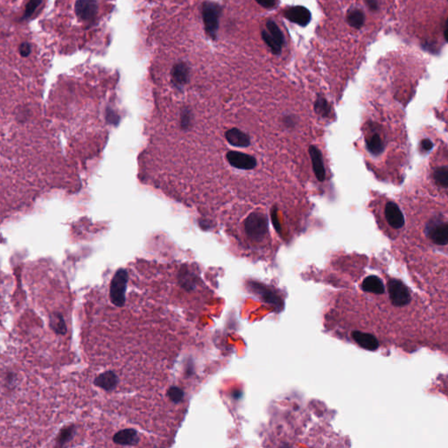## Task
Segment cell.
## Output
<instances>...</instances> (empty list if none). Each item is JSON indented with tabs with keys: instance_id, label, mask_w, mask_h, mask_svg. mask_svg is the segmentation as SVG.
<instances>
[{
	"instance_id": "21",
	"label": "cell",
	"mask_w": 448,
	"mask_h": 448,
	"mask_svg": "<svg viewBox=\"0 0 448 448\" xmlns=\"http://www.w3.org/2000/svg\"><path fill=\"white\" fill-rule=\"evenodd\" d=\"M262 38H263V40L265 41V43L267 44L269 48H271V50H272L273 54L279 55V54L281 53L282 46L277 42V41L270 34L268 31L264 30L262 32Z\"/></svg>"
},
{
	"instance_id": "7",
	"label": "cell",
	"mask_w": 448,
	"mask_h": 448,
	"mask_svg": "<svg viewBox=\"0 0 448 448\" xmlns=\"http://www.w3.org/2000/svg\"><path fill=\"white\" fill-rule=\"evenodd\" d=\"M227 160L228 163L235 168L241 170H251L256 167L257 160L256 158L239 151H228L227 155Z\"/></svg>"
},
{
	"instance_id": "11",
	"label": "cell",
	"mask_w": 448,
	"mask_h": 448,
	"mask_svg": "<svg viewBox=\"0 0 448 448\" xmlns=\"http://www.w3.org/2000/svg\"><path fill=\"white\" fill-rule=\"evenodd\" d=\"M309 155L312 160V169H313L317 180L323 181L326 178V170L324 166L323 158H322L321 152L317 147L311 146L309 147Z\"/></svg>"
},
{
	"instance_id": "22",
	"label": "cell",
	"mask_w": 448,
	"mask_h": 448,
	"mask_svg": "<svg viewBox=\"0 0 448 448\" xmlns=\"http://www.w3.org/2000/svg\"><path fill=\"white\" fill-rule=\"evenodd\" d=\"M266 28L270 34L275 39L277 42L281 46H283L285 38H284L283 33L281 32V30L278 25L272 20H269L268 22L266 23Z\"/></svg>"
},
{
	"instance_id": "23",
	"label": "cell",
	"mask_w": 448,
	"mask_h": 448,
	"mask_svg": "<svg viewBox=\"0 0 448 448\" xmlns=\"http://www.w3.org/2000/svg\"><path fill=\"white\" fill-rule=\"evenodd\" d=\"M167 396L169 397L170 400L174 404H180V402L183 400L184 391L182 389H180V387L173 386L168 389Z\"/></svg>"
},
{
	"instance_id": "15",
	"label": "cell",
	"mask_w": 448,
	"mask_h": 448,
	"mask_svg": "<svg viewBox=\"0 0 448 448\" xmlns=\"http://www.w3.org/2000/svg\"><path fill=\"white\" fill-rule=\"evenodd\" d=\"M361 287L366 292H369L373 294H384V285L382 280L376 276H368L363 280L361 284Z\"/></svg>"
},
{
	"instance_id": "27",
	"label": "cell",
	"mask_w": 448,
	"mask_h": 448,
	"mask_svg": "<svg viewBox=\"0 0 448 448\" xmlns=\"http://www.w3.org/2000/svg\"><path fill=\"white\" fill-rule=\"evenodd\" d=\"M421 147L425 151H430L431 149L434 147V144L428 139L422 140L421 142Z\"/></svg>"
},
{
	"instance_id": "25",
	"label": "cell",
	"mask_w": 448,
	"mask_h": 448,
	"mask_svg": "<svg viewBox=\"0 0 448 448\" xmlns=\"http://www.w3.org/2000/svg\"><path fill=\"white\" fill-rule=\"evenodd\" d=\"M261 6L265 8H272L276 4V0H256Z\"/></svg>"
},
{
	"instance_id": "30",
	"label": "cell",
	"mask_w": 448,
	"mask_h": 448,
	"mask_svg": "<svg viewBox=\"0 0 448 448\" xmlns=\"http://www.w3.org/2000/svg\"><path fill=\"white\" fill-rule=\"evenodd\" d=\"M446 29H448V21H447V25H446Z\"/></svg>"
},
{
	"instance_id": "24",
	"label": "cell",
	"mask_w": 448,
	"mask_h": 448,
	"mask_svg": "<svg viewBox=\"0 0 448 448\" xmlns=\"http://www.w3.org/2000/svg\"><path fill=\"white\" fill-rule=\"evenodd\" d=\"M73 428H71V427H70V428H68V429H65V430H63V433L60 435V443H61V444H64L65 442H68V441H70L71 437L73 436Z\"/></svg>"
},
{
	"instance_id": "10",
	"label": "cell",
	"mask_w": 448,
	"mask_h": 448,
	"mask_svg": "<svg viewBox=\"0 0 448 448\" xmlns=\"http://www.w3.org/2000/svg\"><path fill=\"white\" fill-rule=\"evenodd\" d=\"M385 218L388 224L393 228H401L404 225V215L396 203L390 202L386 204Z\"/></svg>"
},
{
	"instance_id": "14",
	"label": "cell",
	"mask_w": 448,
	"mask_h": 448,
	"mask_svg": "<svg viewBox=\"0 0 448 448\" xmlns=\"http://www.w3.org/2000/svg\"><path fill=\"white\" fill-rule=\"evenodd\" d=\"M353 341L358 345L371 351L378 349L379 343L377 339L373 334L367 333H357L352 336Z\"/></svg>"
},
{
	"instance_id": "29",
	"label": "cell",
	"mask_w": 448,
	"mask_h": 448,
	"mask_svg": "<svg viewBox=\"0 0 448 448\" xmlns=\"http://www.w3.org/2000/svg\"><path fill=\"white\" fill-rule=\"evenodd\" d=\"M445 39H446V41L448 42V29L445 30Z\"/></svg>"
},
{
	"instance_id": "26",
	"label": "cell",
	"mask_w": 448,
	"mask_h": 448,
	"mask_svg": "<svg viewBox=\"0 0 448 448\" xmlns=\"http://www.w3.org/2000/svg\"><path fill=\"white\" fill-rule=\"evenodd\" d=\"M365 2L371 11H375L378 9V1L377 0H365Z\"/></svg>"
},
{
	"instance_id": "4",
	"label": "cell",
	"mask_w": 448,
	"mask_h": 448,
	"mask_svg": "<svg viewBox=\"0 0 448 448\" xmlns=\"http://www.w3.org/2000/svg\"><path fill=\"white\" fill-rule=\"evenodd\" d=\"M221 7L213 2H205L202 5V18L207 33L213 39L217 37L219 27Z\"/></svg>"
},
{
	"instance_id": "1",
	"label": "cell",
	"mask_w": 448,
	"mask_h": 448,
	"mask_svg": "<svg viewBox=\"0 0 448 448\" xmlns=\"http://www.w3.org/2000/svg\"><path fill=\"white\" fill-rule=\"evenodd\" d=\"M115 0H56L50 29L62 50H79L99 41Z\"/></svg>"
},
{
	"instance_id": "5",
	"label": "cell",
	"mask_w": 448,
	"mask_h": 448,
	"mask_svg": "<svg viewBox=\"0 0 448 448\" xmlns=\"http://www.w3.org/2000/svg\"><path fill=\"white\" fill-rule=\"evenodd\" d=\"M389 298L395 306H404L408 305L412 297L407 287L403 282L397 279H391L388 283Z\"/></svg>"
},
{
	"instance_id": "12",
	"label": "cell",
	"mask_w": 448,
	"mask_h": 448,
	"mask_svg": "<svg viewBox=\"0 0 448 448\" xmlns=\"http://www.w3.org/2000/svg\"><path fill=\"white\" fill-rule=\"evenodd\" d=\"M140 441L139 433L133 428L123 429L113 436V442L120 446H136Z\"/></svg>"
},
{
	"instance_id": "3",
	"label": "cell",
	"mask_w": 448,
	"mask_h": 448,
	"mask_svg": "<svg viewBox=\"0 0 448 448\" xmlns=\"http://www.w3.org/2000/svg\"><path fill=\"white\" fill-rule=\"evenodd\" d=\"M128 272L125 269H119L111 280L110 288V300L113 305L122 307L125 304V292L128 283Z\"/></svg>"
},
{
	"instance_id": "18",
	"label": "cell",
	"mask_w": 448,
	"mask_h": 448,
	"mask_svg": "<svg viewBox=\"0 0 448 448\" xmlns=\"http://www.w3.org/2000/svg\"><path fill=\"white\" fill-rule=\"evenodd\" d=\"M50 327L56 334H64L67 333V325L63 316L61 313H55L50 316Z\"/></svg>"
},
{
	"instance_id": "20",
	"label": "cell",
	"mask_w": 448,
	"mask_h": 448,
	"mask_svg": "<svg viewBox=\"0 0 448 448\" xmlns=\"http://www.w3.org/2000/svg\"><path fill=\"white\" fill-rule=\"evenodd\" d=\"M434 179L438 185L448 188V166H441L435 169Z\"/></svg>"
},
{
	"instance_id": "13",
	"label": "cell",
	"mask_w": 448,
	"mask_h": 448,
	"mask_svg": "<svg viewBox=\"0 0 448 448\" xmlns=\"http://www.w3.org/2000/svg\"><path fill=\"white\" fill-rule=\"evenodd\" d=\"M225 138L231 146L247 147L250 145V137L237 128H232L225 133Z\"/></svg>"
},
{
	"instance_id": "17",
	"label": "cell",
	"mask_w": 448,
	"mask_h": 448,
	"mask_svg": "<svg viewBox=\"0 0 448 448\" xmlns=\"http://www.w3.org/2000/svg\"><path fill=\"white\" fill-rule=\"evenodd\" d=\"M368 151L373 155H379L384 150V144L378 134H374L367 140Z\"/></svg>"
},
{
	"instance_id": "2",
	"label": "cell",
	"mask_w": 448,
	"mask_h": 448,
	"mask_svg": "<svg viewBox=\"0 0 448 448\" xmlns=\"http://www.w3.org/2000/svg\"><path fill=\"white\" fill-rule=\"evenodd\" d=\"M244 228L249 238L261 241L268 233V219L264 214H250L245 220Z\"/></svg>"
},
{
	"instance_id": "8",
	"label": "cell",
	"mask_w": 448,
	"mask_h": 448,
	"mask_svg": "<svg viewBox=\"0 0 448 448\" xmlns=\"http://www.w3.org/2000/svg\"><path fill=\"white\" fill-rule=\"evenodd\" d=\"M285 17L290 20L291 22L305 26L311 21L312 15L307 8L304 6H294L288 8L285 11Z\"/></svg>"
},
{
	"instance_id": "6",
	"label": "cell",
	"mask_w": 448,
	"mask_h": 448,
	"mask_svg": "<svg viewBox=\"0 0 448 448\" xmlns=\"http://www.w3.org/2000/svg\"><path fill=\"white\" fill-rule=\"evenodd\" d=\"M426 233L431 240L437 245L448 244V223L432 221L426 225Z\"/></svg>"
},
{
	"instance_id": "16",
	"label": "cell",
	"mask_w": 448,
	"mask_h": 448,
	"mask_svg": "<svg viewBox=\"0 0 448 448\" xmlns=\"http://www.w3.org/2000/svg\"><path fill=\"white\" fill-rule=\"evenodd\" d=\"M364 19H365V17H364V12L363 11H361L360 9H357V8L349 10L347 14V21L350 26L357 29H359L364 26Z\"/></svg>"
},
{
	"instance_id": "28",
	"label": "cell",
	"mask_w": 448,
	"mask_h": 448,
	"mask_svg": "<svg viewBox=\"0 0 448 448\" xmlns=\"http://www.w3.org/2000/svg\"><path fill=\"white\" fill-rule=\"evenodd\" d=\"M272 223H273V225H274V227H275L276 230L280 231V225H279V221H278V218H277V213H276V211H274V210H272Z\"/></svg>"
},
{
	"instance_id": "19",
	"label": "cell",
	"mask_w": 448,
	"mask_h": 448,
	"mask_svg": "<svg viewBox=\"0 0 448 448\" xmlns=\"http://www.w3.org/2000/svg\"><path fill=\"white\" fill-rule=\"evenodd\" d=\"M314 110L316 113L322 118H327L330 114V105L323 96H318L314 103Z\"/></svg>"
},
{
	"instance_id": "9",
	"label": "cell",
	"mask_w": 448,
	"mask_h": 448,
	"mask_svg": "<svg viewBox=\"0 0 448 448\" xmlns=\"http://www.w3.org/2000/svg\"><path fill=\"white\" fill-rule=\"evenodd\" d=\"M118 382H119L118 375L112 371H103V373L97 375L94 380V384L96 387L105 390L107 392L114 390L117 388Z\"/></svg>"
}]
</instances>
